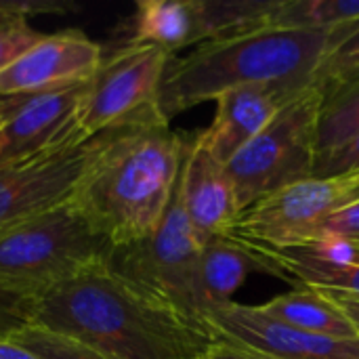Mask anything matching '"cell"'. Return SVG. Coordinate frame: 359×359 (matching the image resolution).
Wrapping results in <instances>:
<instances>
[{"label":"cell","instance_id":"cell-1","mask_svg":"<svg viewBox=\"0 0 359 359\" xmlns=\"http://www.w3.org/2000/svg\"><path fill=\"white\" fill-rule=\"evenodd\" d=\"M25 324L67 334L107 359H204L217 339L101 265L23 305Z\"/></svg>","mask_w":359,"mask_h":359},{"label":"cell","instance_id":"cell-2","mask_svg":"<svg viewBox=\"0 0 359 359\" xmlns=\"http://www.w3.org/2000/svg\"><path fill=\"white\" fill-rule=\"evenodd\" d=\"M183 151L185 139L164 116L103 133L72 204L114 248L143 242L168 210Z\"/></svg>","mask_w":359,"mask_h":359},{"label":"cell","instance_id":"cell-3","mask_svg":"<svg viewBox=\"0 0 359 359\" xmlns=\"http://www.w3.org/2000/svg\"><path fill=\"white\" fill-rule=\"evenodd\" d=\"M330 29L248 27L210 38L183 57H170L158 107L175 116L217 101L223 93L250 84L307 86L328 48Z\"/></svg>","mask_w":359,"mask_h":359},{"label":"cell","instance_id":"cell-4","mask_svg":"<svg viewBox=\"0 0 359 359\" xmlns=\"http://www.w3.org/2000/svg\"><path fill=\"white\" fill-rule=\"evenodd\" d=\"M111 252L114 246L67 202L0 231V297L25 305L107 265Z\"/></svg>","mask_w":359,"mask_h":359},{"label":"cell","instance_id":"cell-5","mask_svg":"<svg viewBox=\"0 0 359 359\" xmlns=\"http://www.w3.org/2000/svg\"><path fill=\"white\" fill-rule=\"evenodd\" d=\"M322 105V86L307 84L225 164L240 212L288 185L313 177Z\"/></svg>","mask_w":359,"mask_h":359},{"label":"cell","instance_id":"cell-6","mask_svg":"<svg viewBox=\"0 0 359 359\" xmlns=\"http://www.w3.org/2000/svg\"><path fill=\"white\" fill-rule=\"evenodd\" d=\"M202 250L204 242L185 215L177 181L175 196L154 236L124 248H114L109 267L149 294L168 303L191 322L202 324Z\"/></svg>","mask_w":359,"mask_h":359},{"label":"cell","instance_id":"cell-7","mask_svg":"<svg viewBox=\"0 0 359 359\" xmlns=\"http://www.w3.org/2000/svg\"><path fill=\"white\" fill-rule=\"evenodd\" d=\"M170 55L154 44L126 42L107 55L86 82L78 114L84 141L160 118L158 93Z\"/></svg>","mask_w":359,"mask_h":359},{"label":"cell","instance_id":"cell-8","mask_svg":"<svg viewBox=\"0 0 359 359\" xmlns=\"http://www.w3.org/2000/svg\"><path fill=\"white\" fill-rule=\"evenodd\" d=\"M359 202V177L305 179L242 210L223 238L240 244L303 246L339 210Z\"/></svg>","mask_w":359,"mask_h":359},{"label":"cell","instance_id":"cell-9","mask_svg":"<svg viewBox=\"0 0 359 359\" xmlns=\"http://www.w3.org/2000/svg\"><path fill=\"white\" fill-rule=\"evenodd\" d=\"M99 149L101 135L69 149L0 164V231L72 202Z\"/></svg>","mask_w":359,"mask_h":359},{"label":"cell","instance_id":"cell-10","mask_svg":"<svg viewBox=\"0 0 359 359\" xmlns=\"http://www.w3.org/2000/svg\"><path fill=\"white\" fill-rule=\"evenodd\" d=\"M206 330L267 359H359V339H332L267 318L257 305L227 303L204 318Z\"/></svg>","mask_w":359,"mask_h":359},{"label":"cell","instance_id":"cell-11","mask_svg":"<svg viewBox=\"0 0 359 359\" xmlns=\"http://www.w3.org/2000/svg\"><path fill=\"white\" fill-rule=\"evenodd\" d=\"M86 84L40 95H19L0 130V164L32 160L86 143L78 128Z\"/></svg>","mask_w":359,"mask_h":359},{"label":"cell","instance_id":"cell-12","mask_svg":"<svg viewBox=\"0 0 359 359\" xmlns=\"http://www.w3.org/2000/svg\"><path fill=\"white\" fill-rule=\"evenodd\" d=\"M101 59V44L80 29L42 34L36 44L0 72V97L40 95L86 84Z\"/></svg>","mask_w":359,"mask_h":359},{"label":"cell","instance_id":"cell-13","mask_svg":"<svg viewBox=\"0 0 359 359\" xmlns=\"http://www.w3.org/2000/svg\"><path fill=\"white\" fill-rule=\"evenodd\" d=\"M179 194L185 215L204 244L225 236L240 215L236 189L225 164L206 149L200 137L185 141Z\"/></svg>","mask_w":359,"mask_h":359},{"label":"cell","instance_id":"cell-14","mask_svg":"<svg viewBox=\"0 0 359 359\" xmlns=\"http://www.w3.org/2000/svg\"><path fill=\"white\" fill-rule=\"evenodd\" d=\"M303 88L292 84H250L227 90L217 99L212 124L198 137L221 164H227Z\"/></svg>","mask_w":359,"mask_h":359},{"label":"cell","instance_id":"cell-15","mask_svg":"<svg viewBox=\"0 0 359 359\" xmlns=\"http://www.w3.org/2000/svg\"><path fill=\"white\" fill-rule=\"evenodd\" d=\"M208 38L202 0H139L128 42L154 44L175 57Z\"/></svg>","mask_w":359,"mask_h":359},{"label":"cell","instance_id":"cell-16","mask_svg":"<svg viewBox=\"0 0 359 359\" xmlns=\"http://www.w3.org/2000/svg\"><path fill=\"white\" fill-rule=\"evenodd\" d=\"M242 246L259 259L265 271H271L284 280H294L305 288L337 290V292L359 297V263L332 261L322 255H316L307 246H288V248L261 246V244H242Z\"/></svg>","mask_w":359,"mask_h":359},{"label":"cell","instance_id":"cell-17","mask_svg":"<svg viewBox=\"0 0 359 359\" xmlns=\"http://www.w3.org/2000/svg\"><path fill=\"white\" fill-rule=\"evenodd\" d=\"M257 269H263L259 259L242 244L223 236L208 240L200 259V301L204 313L202 324L206 313L231 303L233 292L246 282L248 273Z\"/></svg>","mask_w":359,"mask_h":359},{"label":"cell","instance_id":"cell-18","mask_svg":"<svg viewBox=\"0 0 359 359\" xmlns=\"http://www.w3.org/2000/svg\"><path fill=\"white\" fill-rule=\"evenodd\" d=\"M257 307L267 318L305 332L332 339H359L358 328L351 324V320L316 288L290 290Z\"/></svg>","mask_w":359,"mask_h":359},{"label":"cell","instance_id":"cell-19","mask_svg":"<svg viewBox=\"0 0 359 359\" xmlns=\"http://www.w3.org/2000/svg\"><path fill=\"white\" fill-rule=\"evenodd\" d=\"M359 19V0H273L261 25L332 29Z\"/></svg>","mask_w":359,"mask_h":359},{"label":"cell","instance_id":"cell-20","mask_svg":"<svg viewBox=\"0 0 359 359\" xmlns=\"http://www.w3.org/2000/svg\"><path fill=\"white\" fill-rule=\"evenodd\" d=\"M359 135V80L324 93L318 130V156Z\"/></svg>","mask_w":359,"mask_h":359},{"label":"cell","instance_id":"cell-21","mask_svg":"<svg viewBox=\"0 0 359 359\" xmlns=\"http://www.w3.org/2000/svg\"><path fill=\"white\" fill-rule=\"evenodd\" d=\"M50 11H65V6L53 2H0V72L42 38L29 25V17Z\"/></svg>","mask_w":359,"mask_h":359},{"label":"cell","instance_id":"cell-22","mask_svg":"<svg viewBox=\"0 0 359 359\" xmlns=\"http://www.w3.org/2000/svg\"><path fill=\"white\" fill-rule=\"evenodd\" d=\"M359 72V19L332 27L328 32V48L316 69L313 82L324 93L343 86Z\"/></svg>","mask_w":359,"mask_h":359},{"label":"cell","instance_id":"cell-23","mask_svg":"<svg viewBox=\"0 0 359 359\" xmlns=\"http://www.w3.org/2000/svg\"><path fill=\"white\" fill-rule=\"evenodd\" d=\"M8 339L40 359H107L99 351H95L93 347L67 334H61V332H55L36 324L19 326Z\"/></svg>","mask_w":359,"mask_h":359},{"label":"cell","instance_id":"cell-24","mask_svg":"<svg viewBox=\"0 0 359 359\" xmlns=\"http://www.w3.org/2000/svg\"><path fill=\"white\" fill-rule=\"evenodd\" d=\"M359 172V135L343 143L341 147L320 154L313 177L316 179H337V177H349Z\"/></svg>","mask_w":359,"mask_h":359},{"label":"cell","instance_id":"cell-25","mask_svg":"<svg viewBox=\"0 0 359 359\" xmlns=\"http://www.w3.org/2000/svg\"><path fill=\"white\" fill-rule=\"evenodd\" d=\"M320 238H337V240H345L353 246H359V202L334 212L316 233V240Z\"/></svg>","mask_w":359,"mask_h":359},{"label":"cell","instance_id":"cell-26","mask_svg":"<svg viewBox=\"0 0 359 359\" xmlns=\"http://www.w3.org/2000/svg\"><path fill=\"white\" fill-rule=\"evenodd\" d=\"M23 324H25L23 305L13 299L0 297V341L8 339Z\"/></svg>","mask_w":359,"mask_h":359},{"label":"cell","instance_id":"cell-27","mask_svg":"<svg viewBox=\"0 0 359 359\" xmlns=\"http://www.w3.org/2000/svg\"><path fill=\"white\" fill-rule=\"evenodd\" d=\"M324 292L349 320L351 324L358 328L359 332V297L358 294H347V292H337V290H320Z\"/></svg>","mask_w":359,"mask_h":359},{"label":"cell","instance_id":"cell-28","mask_svg":"<svg viewBox=\"0 0 359 359\" xmlns=\"http://www.w3.org/2000/svg\"><path fill=\"white\" fill-rule=\"evenodd\" d=\"M210 355H212V359H263L257 353H250L242 347H236V345H231L227 341H219V339H217Z\"/></svg>","mask_w":359,"mask_h":359},{"label":"cell","instance_id":"cell-29","mask_svg":"<svg viewBox=\"0 0 359 359\" xmlns=\"http://www.w3.org/2000/svg\"><path fill=\"white\" fill-rule=\"evenodd\" d=\"M0 359H40L34 353H29L27 349L19 347L17 343H13L11 339H2L0 341Z\"/></svg>","mask_w":359,"mask_h":359},{"label":"cell","instance_id":"cell-30","mask_svg":"<svg viewBox=\"0 0 359 359\" xmlns=\"http://www.w3.org/2000/svg\"><path fill=\"white\" fill-rule=\"evenodd\" d=\"M15 103H17V97H0V130L6 124V120H8V116H11L13 107H15Z\"/></svg>","mask_w":359,"mask_h":359},{"label":"cell","instance_id":"cell-31","mask_svg":"<svg viewBox=\"0 0 359 359\" xmlns=\"http://www.w3.org/2000/svg\"><path fill=\"white\" fill-rule=\"evenodd\" d=\"M358 80H359V72L355 74V76H351V78H349V80H347L345 84H351V82H358ZM345 84H343V86H345ZM328 93H330V90H328Z\"/></svg>","mask_w":359,"mask_h":359},{"label":"cell","instance_id":"cell-32","mask_svg":"<svg viewBox=\"0 0 359 359\" xmlns=\"http://www.w3.org/2000/svg\"><path fill=\"white\" fill-rule=\"evenodd\" d=\"M204 359H212V355H208V358H204Z\"/></svg>","mask_w":359,"mask_h":359},{"label":"cell","instance_id":"cell-33","mask_svg":"<svg viewBox=\"0 0 359 359\" xmlns=\"http://www.w3.org/2000/svg\"><path fill=\"white\" fill-rule=\"evenodd\" d=\"M358 177H359V172H358Z\"/></svg>","mask_w":359,"mask_h":359},{"label":"cell","instance_id":"cell-34","mask_svg":"<svg viewBox=\"0 0 359 359\" xmlns=\"http://www.w3.org/2000/svg\"><path fill=\"white\" fill-rule=\"evenodd\" d=\"M263 359H267V358H263Z\"/></svg>","mask_w":359,"mask_h":359}]
</instances>
